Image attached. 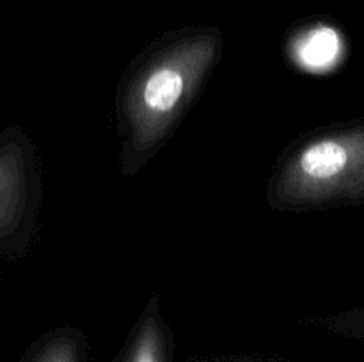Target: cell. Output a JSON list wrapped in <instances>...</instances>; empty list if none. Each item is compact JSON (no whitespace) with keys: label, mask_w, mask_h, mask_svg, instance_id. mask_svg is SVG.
Segmentation results:
<instances>
[{"label":"cell","mask_w":364,"mask_h":362,"mask_svg":"<svg viewBox=\"0 0 364 362\" xmlns=\"http://www.w3.org/2000/svg\"><path fill=\"white\" fill-rule=\"evenodd\" d=\"M348 153L340 142L320 141L309 146L299 160L302 172L311 180H331L347 167Z\"/></svg>","instance_id":"obj_1"},{"label":"cell","mask_w":364,"mask_h":362,"mask_svg":"<svg viewBox=\"0 0 364 362\" xmlns=\"http://www.w3.org/2000/svg\"><path fill=\"white\" fill-rule=\"evenodd\" d=\"M13 163L7 149L0 148V241H6L11 224V201H13Z\"/></svg>","instance_id":"obj_4"},{"label":"cell","mask_w":364,"mask_h":362,"mask_svg":"<svg viewBox=\"0 0 364 362\" xmlns=\"http://www.w3.org/2000/svg\"><path fill=\"white\" fill-rule=\"evenodd\" d=\"M183 92V77L173 67H160L148 78L142 98L155 112H169L180 102Z\"/></svg>","instance_id":"obj_2"},{"label":"cell","mask_w":364,"mask_h":362,"mask_svg":"<svg viewBox=\"0 0 364 362\" xmlns=\"http://www.w3.org/2000/svg\"><path fill=\"white\" fill-rule=\"evenodd\" d=\"M340 48V39L333 28H318L313 31L302 43L301 57L308 66L322 67L327 66L336 57Z\"/></svg>","instance_id":"obj_3"},{"label":"cell","mask_w":364,"mask_h":362,"mask_svg":"<svg viewBox=\"0 0 364 362\" xmlns=\"http://www.w3.org/2000/svg\"><path fill=\"white\" fill-rule=\"evenodd\" d=\"M137 362H153V358L149 355H142V357H139Z\"/></svg>","instance_id":"obj_5"}]
</instances>
